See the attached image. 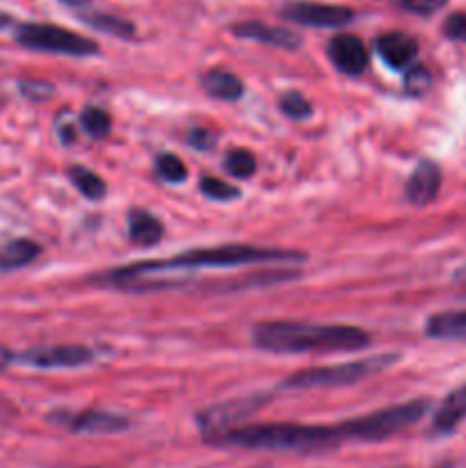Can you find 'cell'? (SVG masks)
I'll return each instance as SVG.
<instances>
[{"label": "cell", "mask_w": 466, "mask_h": 468, "mask_svg": "<svg viewBox=\"0 0 466 468\" xmlns=\"http://www.w3.org/2000/svg\"><path fill=\"white\" fill-rule=\"evenodd\" d=\"M443 35L448 39L466 41V12H455L446 18L443 23Z\"/></svg>", "instance_id": "obj_29"}, {"label": "cell", "mask_w": 466, "mask_h": 468, "mask_svg": "<svg viewBox=\"0 0 466 468\" xmlns=\"http://www.w3.org/2000/svg\"><path fill=\"white\" fill-rule=\"evenodd\" d=\"M441 169H439L437 163H432V160H420L405 186L407 199L414 206L432 204L437 199L439 190H441Z\"/></svg>", "instance_id": "obj_13"}, {"label": "cell", "mask_w": 466, "mask_h": 468, "mask_svg": "<svg viewBox=\"0 0 466 468\" xmlns=\"http://www.w3.org/2000/svg\"><path fill=\"white\" fill-rule=\"evenodd\" d=\"M397 361V355H375L368 359L350 361V364L324 366V368H306L283 379V388H338L352 387L365 378L382 373Z\"/></svg>", "instance_id": "obj_5"}, {"label": "cell", "mask_w": 466, "mask_h": 468, "mask_svg": "<svg viewBox=\"0 0 466 468\" xmlns=\"http://www.w3.org/2000/svg\"><path fill=\"white\" fill-rule=\"evenodd\" d=\"M59 137H62L64 144L73 142L76 140V126H71V123H62V126H59Z\"/></svg>", "instance_id": "obj_32"}, {"label": "cell", "mask_w": 466, "mask_h": 468, "mask_svg": "<svg viewBox=\"0 0 466 468\" xmlns=\"http://www.w3.org/2000/svg\"><path fill=\"white\" fill-rule=\"evenodd\" d=\"M428 410L429 402L425 398H418V400H409L402 402V405H391L384 407V410L370 411V414L356 416V419L345 420L336 428L341 432L343 441H387L393 434L418 423L428 414Z\"/></svg>", "instance_id": "obj_4"}, {"label": "cell", "mask_w": 466, "mask_h": 468, "mask_svg": "<svg viewBox=\"0 0 466 468\" xmlns=\"http://www.w3.org/2000/svg\"><path fill=\"white\" fill-rule=\"evenodd\" d=\"M187 142H190V146H195V149H210V146L215 144V135L210 131H206V128H195V131L187 135Z\"/></svg>", "instance_id": "obj_31"}, {"label": "cell", "mask_w": 466, "mask_h": 468, "mask_svg": "<svg viewBox=\"0 0 466 468\" xmlns=\"http://www.w3.org/2000/svg\"><path fill=\"white\" fill-rule=\"evenodd\" d=\"M50 423H58L62 428L71 430L76 434H114L123 432L128 428L126 416L112 414L103 410H85V411H53L48 414Z\"/></svg>", "instance_id": "obj_9"}, {"label": "cell", "mask_w": 466, "mask_h": 468, "mask_svg": "<svg viewBox=\"0 0 466 468\" xmlns=\"http://www.w3.org/2000/svg\"><path fill=\"white\" fill-rule=\"evenodd\" d=\"M446 3L448 0H400V5L407 12H414L418 16H429V14L439 12Z\"/></svg>", "instance_id": "obj_30"}, {"label": "cell", "mask_w": 466, "mask_h": 468, "mask_svg": "<svg viewBox=\"0 0 466 468\" xmlns=\"http://www.w3.org/2000/svg\"><path fill=\"white\" fill-rule=\"evenodd\" d=\"M231 32L236 37H242V39H254L260 41V44L274 46V48H288L295 50L302 46V37L297 32L288 30V27L279 26H265L260 21H242L231 26Z\"/></svg>", "instance_id": "obj_14"}, {"label": "cell", "mask_w": 466, "mask_h": 468, "mask_svg": "<svg viewBox=\"0 0 466 468\" xmlns=\"http://www.w3.org/2000/svg\"><path fill=\"white\" fill-rule=\"evenodd\" d=\"M279 108H281V112L286 114V117L291 119H306L311 117V101L306 99L304 94H300V91H288V94L281 96V101H279Z\"/></svg>", "instance_id": "obj_25"}, {"label": "cell", "mask_w": 466, "mask_h": 468, "mask_svg": "<svg viewBox=\"0 0 466 468\" xmlns=\"http://www.w3.org/2000/svg\"><path fill=\"white\" fill-rule=\"evenodd\" d=\"M425 334L429 338H443V341H466V311L434 314L425 324Z\"/></svg>", "instance_id": "obj_17"}, {"label": "cell", "mask_w": 466, "mask_h": 468, "mask_svg": "<svg viewBox=\"0 0 466 468\" xmlns=\"http://www.w3.org/2000/svg\"><path fill=\"white\" fill-rule=\"evenodd\" d=\"M87 468H101V466H87Z\"/></svg>", "instance_id": "obj_36"}, {"label": "cell", "mask_w": 466, "mask_h": 468, "mask_svg": "<svg viewBox=\"0 0 466 468\" xmlns=\"http://www.w3.org/2000/svg\"><path fill=\"white\" fill-rule=\"evenodd\" d=\"M94 356V350L82 346H41L23 352H14V364L44 370L80 368V366L91 364Z\"/></svg>", "instance_id": "obj_8"}, {"label": "cell", "mask_w": 466, "mask_h": 468, "mask_svg": "<svg viewBox=\"0 0 466 468\" xmlns=\"http://www.w3.org/2000/svg\"><path fill=\"white\" fill-rule=\"evenodd\" d=\"M327 55L334 67L345 76H361L368 69L370 53L356 35H336L329 39Z\"/></svg>", "instance_id": "obj_11"}, {"label": "cell", "mask_w": 466, "mask_h": 468, "mask_svg": "<svg viewBox=\"0 0 466 468\" xmlns=\"http://www.w3.org/2000/svg\"><path fill=\"white\" fill-rule=\"evenodd\" d=\"M69 178L76 186V190L91 201L103 199L105 192H108V186H105L103 178L96 172H91V169L82 167V165H71L69 167Z\"/></svg>", "instance_id": "obj_21"}, {"label": "cell", "mask_w": 466, "mask_h": 468, "mask_svg": "<svg viewBox=\"0 0 466 468\" xmlns=\"http://www.w3.org/2000/svg\"><path fill=\"white\" fill-rule=\"evenodd\" d=\"M155 169H158V176L164 178L167 183H183L187 178L185 163L174 154L158 155V160H155Z\"/></svg>", "instance_id": "obj_24"}, {"label": "cell", "mask_w": 466, "mask_h": 468, "mask_svg": "<svg viewBox=\"0 0 466 468\" xmlns=\"http://www.w3.org/2000/svg\"><path fill=\"white\" fill-rule=\"evenodd\" d=\"M163 222L146 210H131L128 213V236L135 245L154 247L155 242L163 240Z\"/></svg>", "instance_id": "obj_19"}, {"label": "cell", "mask_w": 466, "mask_h": 468, "mask_svg": "<svg viewBox=\"0 0 466 468\" xmlns=\"http://www.w3.org/2000/svg\"><path fill=\"white\" fill-rule=\"evenodd\" d=\"M14 364V352H9L7 347H0V368Z\"/></svg>", "instance_id": "obj_33"}, {"label": "cell", "mask_w": 466, "mask_h": 468, "mask_svg": "<svg viewBox=\"0 0 466 468\" xmlns=\"http://www.w3.org/2000/svg\"><path fill=\"white\" fill-rule=\"evenodd\" d=\"M375 50H377V55L387 67L402 71V69L414 67L418 44H416L414 37L405 35V32H387V35L377 37Z\"/></svg>", "instance_id": "obj_12"}, {"label": "cell", "mask_w": 466, "mask_h": 468, "mask_svg": "<svg viewBox=\"0 0 466 468\" xmlns=\"http://www.w3.org/2000/svg\"><path fill=\"white\" fill-rule=\"evenodd\" d=\"M62 3L69 5V7H87L91 0H62Z\"/></svg>", "instance_id": "obj_34"}, {"label": "cell", "mask_w": 466, "mask_h": 468, "mask_svg": "<svg viewBox=\"0 0 466 468\" xmlns=\"http://www.w3.org/2000/svg\"><path fill=\"white\" fill-rule=\"evenodd\" d=\"M18 90L26 96L27 101H48L55 94V87L46 80H37V78H26V80H18Z\"/></svg>", "instance_id": "obj_28"}, {"label": "cell", "mask_w": 466, "mask_h": 468, "mask_svg": "<svg viewBox=\"0 0 466 468\" xmlns=\"http://www.w3.org/2000/svg\"><path fill=\"white\" fill-rule=\"evenodd\" d=\"M283 261H304L302 251L291 250H272V247H254V245H217V247H201V250L183 251V254L172 256L164 261H142V263L123 265V268L110 270L103 274V282L128 283L144 282L154 274H167L174 270H196V268H240V265L256 263H283Z\"/></svg>", "instance_id": "obj_1"}, {"label": "cell", "mask_w": 466, "mask_h": 468, "mask_svg": "<svg viewBox=\"0 0 466 468\" xmlns=\"http://www.w3.org/2000/svg\"><path fill=\"white\" fill-rule=\"evenodd\" d=\"M201 192H204L208 199H215V201H231L240 197V190H238L236 186H231V183L227 181H219V178H213V176L201 178Z\"/></svg>", "instance_id": "obj_26"}, {"label": "cell", "mask_w": 466, "mask_h": 468, "mask_svg": "<svg viewBox=\"0 0 466 468\" xmlns=\"http://www.w3.org/2000/svg\"><path fill=\"white\" fill-rule=\"evenodd\" d=\"M338 428L327 425H302V423H263L240 425L227 434L210 439L208 443L227 448H251V451H277V452H323L332 451L341 443Z\"/></svg>", "instance_id": "obj_3"}, {"label": "cell", "mask_w": 466, "mask_h": 468, "mask_svg": "<svg viewBox=\"0 0 466 468\" xmlns=\"http://www.w3.org/2000/svg\"><path fill=\"white\" fill-rule=\"evenodd\" d=\"M429 85H432V73L428 71V67H423V64H414V67L407 69V76H405L407 94L420 96L429 90Z\"/></svg>", "instance_id": "obj_27"}, {"label": "cell", "mask_w": 466, "mask_h": 468, "mask_svg": "<svg viewBox=\"0 0 466 468\" xmlns=\"http://www.w3.org/2000/svg\"><path fill=\"white\" fill-rule=\"evenodd\" d=\"M80 128L91 140H105L110 135V114L105 110L90 105L80 117Z\"/></svg>", "instance_id": "obj_22"}, {"label": "cell", "mask_w": 466, "mask_h": 468, "mask_svg": "<svg viewBox=\"0 0 466 468\" xmlns=\"http://www.w3.org/2000/svg\"><path fill=\"white\" fill-rule=\"evenodd\" d=\"M461 420H466V384L457 387L455 391L448 393L439 410L434 411L432 432L450 434L460 428Z\"/></svg>", "instance_id": "obj_15"}, {"label": "cell", "mask_w": 466, "mask_h": 468, "mask_svg": "<svg viewBox=\"0 0 466 468\" xmlns=\"http://www.w3.org/2000/svg\"><path fill=\"white\" fill-rule=\"evenodd\" d=\"M80 18L87 23V26L94 27V30L108 32V35L112 37H122V39H131V37H135V26H132L131 21H126V18L114 16V14L91 12V9H87L85 14H80Z\"/></svg>", "instance_id": "obj_20"}, {"label": "cell", "mask_w": 466, "mask_h": 468, "mask_svg": "<svg viewBox=\"0 0 466 468\" xmlns=\"http://www.w3.org/2000/svg\"><path fill=\"white\" fill-rule=\"evenodd\" d=\"M251 341L259 350L274 355H318L355 352L370 343V334L352 324H315L300 320H272L256 324Z\"/></svg>", "instance_id": "obj_2"}, {"label": "cell", "mask_w": 466, "mask_h": 468, "mask_svg": "<svg viewBox=\"0 0 466 468\" xmlns=\"http://www.w3.org/2000/svg\"><path fill=\"white\" fill-rule=\"evenodd\" d=\"M14 39L30 50L55 55H73V58H85V55L99 53L96 41L67 30V27L50 26V23H18L14 30Z\"/></svg>", "instance_id": "obj_6"}, {"label": "cell", "mask_w": 466, "mask_h": 468, "mask_svg": "<svg viewBox=\"0 0 466 468\" xmlns=\"http://www.w3.org/2000/svg\"><path fill=\"white\" fill-rule=\"evenodd\" d=\"M224 169L231 174L233 178H249L256 172V158L247 149H233L228 151L224 158Z\"/></svg>", "instance_id": "obj_23"}, {"label": "cell", "mask_w": 466, "mask_h": 468, "mask_svg": "<svg viewBox=\"0 0 466 468\" xmlns=\"http://www.w3.org/2000/svg\"><path fill=\"white\" fill-rule=\"evenodd\" d=\"M460 279H466V270H461V274H460Z\"/></svg>", "instance_id": "obj_35"}, {"label": "cell", "mask_w": 466, "mask_h": 468, "mask_svg": "<svg viewBox=\"0 0 466 468\" xmlns=\"http://www.w3.org/2000/svg\"><path fill=\"white\" fill-rule=\"evenodd\" d=\"M41 247L39 242L30 240V238H16L9 240L7 245L0 247V270L3 272H12V270H21L30 265L32 261L39 259Z\"/></svg>", "instance_id": "obj_18"}, {"label": "cell", "mask_w": 466, "mask_h": 468, "mask_svg": "<svg viewBox=\"0 0 466 468\" xmlns=\"http://www.w3.org/2000/svg\"><path fill=\"white\" fill-rule=\"evenodd\" d=\"M281 16L309 27H343L355 18V12L343 5L291 3L281 9Z\"/></svg>", "instance_id": "obj_10"}, {"label": "cell", "mask_w": 466, "mask_h": 468, "mask_svg": "<svg viewBox=\"0 0 466 468\" xmlns=\"http://www.w3.org/2000/svg\"><path fill=\"white\" fill-rule=\"evenodd\" d=\"M201 87L208 96L219 101H236L245 94V85L240 78L224 69H210L201 76Z\"/></svg>", "instance_id": "obj_16"}, {"label": "cell", "mask_w": 466, "mask_h": 468, "mask_svg": "<svg viewBox=\"0 0 466 468\" xmlns=\"http://www.w3.org/2000/svg\"><path fill=\"white\" fill-rule=\"evenodd\" d=\"M268 402V393H254V396L219 402V405H213L208 407V410L199 411V414H196V425H199L206 441H210V439L219 437V434H227L231 432V430L240 428V423H245L247 419L259 414Z\"/></svg>", "instance_id": "obj_7"}]
</instances>
